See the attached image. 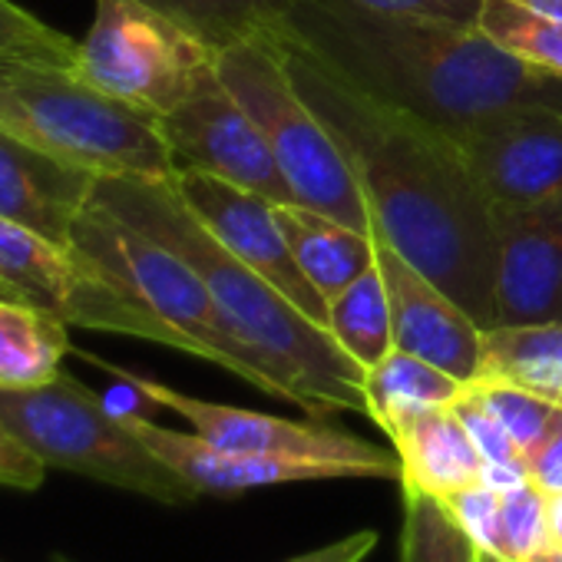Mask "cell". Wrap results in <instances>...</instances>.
Returning <instances> with one entry per match:
<instances>
[{
    "instance_id": "10",
    "label": "cell",
    "mask_w": 562,
    "mask_h": 562,
    "mask_svg": "<svg viewBox=\"0 0 562 562\" xmlns=\"http://www.w3.org/2000/svg\"><path fill=\"white\" fill-rule=\"evenodd\" d=\"M0 295L27 302L70 328L146 341L143 318L74 248L0 215Z\"/></svg>"
},
{
    "instance_id": "29",
    "label": "cell",
    "mask_w": 562,
    "mask_h": 562,
    "mask_svg": "<svg viewBox=\"0 0 562 562\" xmlns=\"http://www.w3.org/2000/svg\"><path fill=\"white\" fill-rule=\"evenodd\" d=\"M80 44L47 27L14 0H0V64H54L77 70Z\"/></svg>"
},
{
    "instance_id": "4",
    "label": "cell",
    "mask_w": 562,
    "mask_h": 562,
    "mask_svg": "<svg viewBox=\"0 0 562 562\" xmlns=\"http://www.w3.org/2000/svg\"><path fill=\"white\" fill-rule=\"evenodd\" d=\"M70 248L130 302L146 325V341L212 361L278 397L268 374L225 328L199 271L169 245L139 232L100 202H90L70 232Z\"/></svg>"
},
{
    "instance_id": "2",
    "label": "cell",
    "mask_w": 562,
    "mask_h": 562,
    "mask_svg": "<svg viewBox=\"0 0 562 562\" xmlns=\"http://www.w3.org/2000/svg\"><path fill=\"white\" fill-rule=\"evenodd\" d=\"M278 37L450 136L513 103L562 110V77L526 67L470 24L374 11L355 0H292Z\"/></svg>"
},
{
    "instance_id": "27",
    "label": "cell",
    "mask_w": 562,
    "mask_h": 562,
    "mask_svg": "<svg viewBox=\"0 0 562 562\" xmlns=\"http://www.w3.org/2000/svg\"><path fill=\"white\" fill-rule=\"evenodd\" d=\"M499 546L506 562H562V552L549 539L546 493L519 480L499 490Z\"/></svg>"
},
{
    "instance_id": "22",
    "label": "cell",
    "mask_w": 562,
    "mask_h": 562,
    "mask_svg": "<svg viewBox=\"0 0 562 562\" xmlns=\"http://www.w3.org/2000/svg\"><path fill=\"white\" fill-rule=\"evenodd\" d=\"M463 381L434 368L430 361L391 348L374 368L364 371V401L368 417L387 434L397 420L453 404L463 394Z\"/></svg>"
},
{
    "instance_id": "28",
    "label": "cell",
    "mask_w": 562,
    "mask_h": 562,
    "mask_svg": "<svg viewBox=\"0 0 562 562\" xmlns=\"http://www.w3.org/2000/svg\"><path fill=\"white\" fill-rule=\"evenodd\" d=\"M483 404L499 417V424L509 430L513 443L519 447L522 453V463L526 457L546 440V434L555 427V420L562 417V407L536 397L532 391H522L516 384H506V381H493V378H476L470 384Z\"/></svg>"
},
{
    "instance_id": "6",
    "label": "cell",
    "mask_w": 562,
    "mask_h": 562,
    "mask_svg": "<svg viewBox=\"0 0 562 562\" xmlns=\"http://www.w3.org/2000/svg\"><path fill=\"white\" fill-rule=\"evenodd\" d=\"M215 70L258 126L299 202L371 235L374 222L361 182L328 123L299 93L278 34L218 50Z\"/></svg>"
},
{
    "instance_id": "33",
    "label": "cell",
    "mask_w": 562,
    "mask_h": 562,
    "mask_svg": "<svg viewBox=\"0 0 562 562\" xmlns=\"http://www.w3.org/2000/svg\"><path fill=\"white\" fill-rule=\"evenodd\" d=\"M526 480L536 483L542 493H562V417L526 457Z\"/></svg>"
},
{
    "instance_id": "3",
    "label": "cell",
    "mask_w": 562,
    "mask_h": 562,
    "mask_svg": "<svg viewBox=\"0 0 562 562\" xmlns=\"http://www.w3.org/2000/svg\"><path fill=\"white\" fill-rule=\"evenodd\" d=\"M93 202L169 245L199 271L225 328L268 374L281 401L299 404L312 417H328L335 411L368 414L364 368L328 328L312 322L289 295H281L271 281L238 261L192 215L176 192L172 176H100Z\"/></svg>"
},
{
    "instance_id": "37",
    "label": "cell",
    "mask_w": 562,
    "mask_h": 562,
    "mask_svg": "<svg viewBox=\"0 0 562 562\" xmlns=\"http://www.w3.org/2000/svg\"><path fill=\"white\" fill-rule=\"evenodd\" d=\"M60 562H64V559H60Z\"/></svg>"
},
{
    "instance_id": "11",
    "label": "cell",
    "mask_w": 562,
    "mask_h": 562,
    "mask_svg": "<svg viewBox=\"0 0 562 562\" xmlns=\"http://www.w3.org/2000/svg\"><path fill=\"white\" fill-rule=\"evenodd\" d=\"M159 133L179 166L212 172L232 186L251 189L274 205H292L299 195L281 176L258 126L212 70L172 113L159 120Z\"/></svg>"
},
{
    "instance_id": "1",
    "label": "cell",
    "mask_w": 562,
    "mask_h": 562,
    "mask_svg": "<svg viewBox=\"0 0 562 562\" xmlns=\"http://www.w3.org/2000/svg\"><path fill=\"white\" fill-rule=\"evenodd\" d=\"M278 41L299 93L341 143L374 232L434 278L480 328H493L490 202L476 189L457 139L355 87L295 41Z\"/></svg>"
},
{
    "instance_id": "34",
    "label": "cell",
    "mask_w": 562,
    "mask_h": 562,
    "mask_svg": "<svg viewBox=\"0 0 562 562\" xmlns=\"http://www.w3.org/2000/svg\"><path fill=\"white\" fill-rule=\"evenodd\" d=\"M378 546V532L374 529H361V532H351L331 546H322V549H312L305 555H295V559H285V562H364Z\"/></svg>"
},
{
    "instance_id": "7",
    "label": "cell",
    "mask_w": 562,
    "mask_h": 562,
    "mask_svg": "<svg viewBox=\"0 0 562 562\" xmlns=\"http://www.w3.org/2000/svg\"><path fill=\"white\" fill-rule=\"evenodd\" d=\"M0 424L47 470H70L169 506L199 496L130 430L113 404L64 371L37 387L0 391Z\"/></svg>"
},
{
    "instance_id": "31",
    "label": "cell",
    "mask_w": 562,
    "mask_h": 562,
    "mask_svg": "<svg viewBox=\"0 0 562 562\" xmlns=\"http://www.w3.org/2000/svg\"><path fill=\"white\" fill-rule=\"evenodd\" d=\"M361 8L374 11H394V14H420V18H440L476 27L483 0H355Z\"/></svg>"
},
{
    "instance_id": "21",
    "label": "cell",
    "mask_w": 562,
    "mask_h": 562,
    "mask_svg": "<svg viewBox=\"0 0 562 562\" xmlns=\"http://www.w3.org/2000/svg\"><path fill=\"white\" fill-rule=\"evenodd\" d=\"M70 325L0 295V391L47 384L60 374V361L74 351Z\"/></svg>"
},
{
    "instance_id": "5",
    "label": "cell",
    "mask_w": 562,
    "mask_h": 562,
    "mask_svg": "<svg viewBox=\"0 0 562 562\" xmlns=\"http://www.w3.org/2000/svg\"><path fill=\"white\" fill-rule=\"evenodd\" d=\"M0 130L97 176L176 172L159 120L106 97L70 67L0 64Z\"/></svg>"
},
{
    "instance_id": "9",
    "label": "cell",
    "mask_w": 562,
    "mask_h": 562,
    "mask_svg": "<svg viewBox=\"0 0 562 562\" xmlns=\"http://www.w3.org/2000/svg\"><path fill=\"white\" fill-rule=\"evenodd\" d=\"M83 361L110 371L120 384L136 391L146 404L166 407L179 414L199 437L222 450L235 453H265V457H302V460H325V463H345L355 470V476H384V480H401V460L397 453H387L348 430L328 427V424H299L271 414H255L228 404H212L189 397L176 387H166L159 381H149L143 374L123 371L97 355L77 351Z\"/></svg>"
},
{
    "instance_id": "12",
    "label": "cell",
    "mask_w": 562,
    "mask_h": 562,
    "mask_svg": "<svg viewBox=\"0 0 562 562\" xmlns=\"http://www.w3.org/2000/svg\"><path fill=\"white\" fill-rule=\"evenodd\" d=\"M453 139L490 205L562 199V110L546 103L499 106Z\"/></svg>"
},
{
    "instance_id": "15",
    "label": "cell",
    "mask_w": 562,
    "mask_h": 562,
    "mask_svg": "<svg viewBox=\"0 0 562 562\" xmlns=\"http://www.w3.org/2000/svg\"><path fill=\"white\" fill-rule=\"evenodd\" d=\"M374 261L391 302L394 348L430 361L463 384H473L483 361V328L473 315L378 232Z\"/></svg>"
},
{
    "instance_id": "20",
    "label": "cell",
    "mask_w": 562,
    "mask_h": 562,
    "mask_svg": "<svg viewBox=\"0 0 562 562\" xmlns=\"http://www.w3.org/2000/svg\"><path fill=\"white\" fill-rule=\"evenodd\" d=\"M480 378L516 384L562 407V322L483 328Z\"/></svg>"
},
{
    "instance_id": "23",
    "label": "cell",
    "mask_w": 562,
    "mask_h": 562,
    "mask_svg": "<svg viewBox=\"0 0 562 562\" xmlns=\"http://www.w3.org/2000/svg\"><path fill=\"white\" fill-rule=\"evenodd\" d=\"M215 54L255 37H274L292 0H143Z\"/></svg>"
},
{
    "instance_id": "16",
    "label": "cell",
    "mask_w": 562,
    "mask_h": 562,
    "mask_svg": "<svg viewBox=\"0 0 562 562\" xmlns=\"http://www.w3.org/2000/svg\"><path fill=\"white\" fill-rule=\"evenodd\" d=\"M130 430L169 467L176 470L199 496H232L255 486H278V483H305V480H338L355 476L345 463L325 460H302V457H265V453H235L209 443L205 437L182 434L149 420L139 411H120Z\"/></svg>"
},
{
    "instance_id": "14",
    "label": "cell",
    "mask_w": 562,
    "mask_h": 562,
    "mask_svg": "<svg viewBox=\"0 0 562 562\" xmlns=\"http://www.w3.org/2000/svg\"><path fill=\"white\" fill-rule=\"evenodd\" d=\"M493 325L562 322V199L490 205Z\"/></svg>"
},
{
    "instance_id": "8",
    "label": "cell",
    "mask_w": 562,
    "mask_h": 562,
    "mask_svg": "<svg viewBox=\"0 0 562 562\" xmlns=\"http://www.w3.org/2000/svg\"><path fill=\"white\" fill-rule=\"evenodd\" d=\"M212 70L215 50L143 0H97L77 54L87 83L153 120L172 113Z\"/></svg>"
},
{
    "instance_id": "26",
    "label": "cell",
    "mask_w": 562,
    "mask_h": 562,
    "mask_svg": "<svg viewBox=\"0 0 562 562\" xmlns=\"http://www.w3.org/2000/svg\"><path fill=\"white\" fill-rule=\"evenodd\" d=\"M476 31L526 67L562 77V21L529 11L519 0H483Z\"/></svg>"
},
{
    "instance_id": "30",
    "label": "cell",
    "mask_w": 562,
    "mask_h": 562,
    "mask_svg": "<svg viewBox=\"0 0 562 562\" xmlns=\"http://www.w3.org/2000/svg\"><path fill=\"white\" fill-rule=\"evenodd\" d=\"M447 503L457 513V519L463 522V529L473 536V542L483 552L503 559V546H499V490L493 483L480 480V483L453 493Z\"/></svg>"
},
{
    "instance_id": "17",
    "label": "cell",
    "mask_w": 562,
    "mask_h": 562,
    "mask_svg": "<svg viewBox=\"0 0 562 562\" xmlns=\"http://www.w3.org/2000/svg\"><path fill=\"white\" fill-rule=\"evenodd\" d=\"M97 172L64 162L0 130V215L70 248L80 212L93 202Z\"/></svg>"
},
{
    "instance_id": "13",
    "label": "cell",
    "mask_w": 562,
    "mask_h": 562,
    "mask_svg": "<svg viewBox=\"0 0 562 562\" xmlns=\"http://www.w3.org/2000/svg\"><path fill=\"white\" fill-rule=\"evenodd\" d=\"M172 186L182 195V202L192 209V215L251 271H258L265 281L289 295L312 322L328 328V302L315 292V285L299 268L289 238L278 225L274 202L232 186L212 172L179 166L172 172Z\"/></svg>"
},
{
    "instance_id": "35",
    "label": "cell",
    "mask_w": 562,
    "mask_h": 562,
    "mask_svg": "<svg viewBox=\"0 0 562 562\" xmlns=\"http://www.w3.org/2000/svg\"><path fill=\"white\" fill-rule=\"evenodd\" d=\"M546 522L552 546L562 552V493H546Z\"/></svg>"
},
{
    "instance_id": "36",
    "label": "cell",
    "mask_w": 562,
    "mask_h": 562,
    "mask_svg": "<svg viewBox=\"0 0 562 562\" xmlns=\"http://www.w3.org/2000/svg\"><path fill=\"white\" fill-rule=\"evenodd\" d=\"M519 4L529 8V11H539V14H546V18L562 21V0H519Z\"/></svg>"
},
{
    "instance_id": "25",
    "label": "cell",
    "mask_w": 562,
    "mask_h": 562,
    "mask_svg": "<svg viewBox=\"0 0 562 562\" xmlns=\"http://www.w3.org/2000/svg\"><path fill=\"white\" fill-rule=\"evenodd\" d=\"M404 490L401 562H486V552L463 529L447 499L417 486Z\"/></svg>"
},
{
    "instance_id": "18",
    "label": "cell",
    "mask_w": 562,
    "mask_h": 562,
    "mask_svg": "<svg viewBox=\"0 0 562 562\" xmlns=\"http://www.w3.org/2000/svg\"><path fill=\"white\" fill-rule=\"evenodd\" d=\"M387 437L401 460V486H417L440 499L486 480V460L450 404L397 420Z\"/></svg>"
},
{
    "instance_id": "24",
    "label": "cell",
    "mask_w": 562,
    "mask_h": 562,
    "mask_svg": "<svg viewBox=\"0 0 562 562\" xmlns=\"http://www.w3.org/2000/svg\"><path fill=\"white\" fill-rule=\"evenodd\" d=\"M328 331L364 371L394 348L391 302L378 261L328 302Z\"/></svg>"
},
{
    "instance_id": "19",
    "label": "cell",
    "mask_w": 562,
    "mask_h": 562,
    "mask_svg": "<svg viewBox=\"0 0 562 562\" xmlns=\"http://www.w3.org/2000/svg\"><path fill=\"white\" fill-rule=\"evenodd\" d=\"M274 212L299 268L325 302H331L374 265V232H358L348 222L325 215L305 202L274 205Z\"/></svg>"
},
{
    "instance_id": "32",
    "label": "cell",
    "mask_w": 562,
    "mask_h": 562,
    "mask_svg": "<svg viewBox=\"0 0 562 562\" xmlns=\"http://www.w3.org/2000/svg\"><path fill=\"white\" fill-rule=\"evenodd\" d=\"M47 467L0 424V486H14V490H37L44 486Z\"/></svg>"
}]
</instances>
